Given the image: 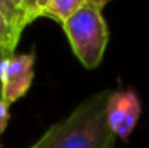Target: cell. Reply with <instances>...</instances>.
Listing matches in <instances>:
<instances>
[{
  "label": "cell",
  "instance_id": "obj_4",
  "mask_svg": "<svg viewBox=\"0 0 149 148\" xmlns=\"http://www.w3.org/2000/svg\"><path fill=\"white\" fill-rule=\"evenodd\" d=\"M35 77V52L12 54L2 63V98L12 105L21 99L31 87Z\"/></svg>",
  "mask_w": 149,
  "mask_h": 148
},
{
  "label": "cell",
  "instance_id": "obj_11",
  "mask_svg": "<svg viewBox=\"0 0 149 148\" xmlns=\"http://www.w3.org/2000/svg\"><path fill=\"white\" fill-rule=\"evenodd\" d=\"M5 58H9L5 52H3V49L0 47V72H2V63H3V59ZM0 98H2V78H0Z\"/></svg>",
  "mask_w": 149,
  "mask_h": 148
},
{
  "label": "cell",
  "instance_id": "obj_12",
  "mask_svg": "<svg viewBox=\"0 0 149 148\" xmlns=\"http://www.w3.org/2000/svg\"><path fill=\"white\" fill-rule=\"evenodd\" d=\"M47 4H49V0H37V5H38V14H40V16L43 14V9L47 7Z\"/></svg>",
  "mask_w": 149,
  "mask_h": 148
},
{
  "label": "cell",
  "instance_id": "obj_3",
  "mask_svg": "<svg viewBox=\"0 0 149 148\" xmlns=\"http://www.w3.org/2000/svg\"><path fill=\"white\" fill-rule=\"evenodd\" d=\"M141 113H142V105L135 91L132 89L111 91L108 98L106 117L109 129L118 140L128 141L141 118Z\"/></svg>",
  "mask_w": 149,
  "mask_h": 148
},
{
  "label": "cell",
  "instance_id": "obj_2",
  "mask_svg": "<svg viewBox=\"0 0 149 148\" xmlns=\"http://www.w3.org/2000/svg\"><path fill=\"white\" fill-rule=\"evenodd\" d=\"M63 28L76 59L87 70L97 68L104 58L109 40L102 9L87 2L63 23Z\"/></svg>",
  "mask_w": 149,
  "mask_h": 148
},
{
  "label": "cell",
  "instance_id": "obj_8",
  "mask_svg": "<svg viewBox=\"0 0 149 148\" xmlns=\"http://www.w3.org/2000/svg\"><path fill=\"white\" fill-rule=\"evenodd\" d=\"M9 106H10V105H9L3 98H0V138H2V134H3V131H5V127H7V124H9V117H10Z\"/></svg>",
  "mask_w": 149,
  "mask_h": 148
},
{
  "label": "cell",
  "instance_id": "obj_6",
  "mask_svg": "<svg viewBox=\"0 0 149 148\" xmlns=\"http://www.w3.org/2000/svg\"><path fill=\"white\" fill-rule=\"evenodd\" d=\"M0 11H2V14L5 16V19L9 21V25L16 30V33L21 35V32L26 28L28 21H26V18L23 16V12L16 7V4H14L12 0H0Z\"/></svg>",
  "mask_w": 149,
  "mask_h": 148
},
{
  "label": "cell",
  "instance_id": "obj_9",
  "mask_svg": "<svg viewBox=\"0 0 149 148\" xmlns=\"http://www.w3.org/2000/svg\"><path fill=\"white\" fill-rule=\"evenodd\" d=\"M24 11H26V18H28V23H31L33 19L40 18V14H38L37 0H24Z\"/></svg>",
  "mask_w": 149,
  "mask_h": 148
},
{
  "label": "cell",
  "instance_id": "obj_5",
  "mask_svg": "<svg viewBox=\"0 0 149 148\" xmlns=\"http://www.w3.org/2000/svg\"><path fill=\"white\" fill-rule=\"evenodd\" d=\"M83 4H87V0H49V4L43 9L42 16L52 18V19H56V21H59L63 25Z\"/></svg>",
  "mask_w": 149,
  "mask_h": 148
},
{
  "label": "cell",
  "instance_id": "obj_13",
  "mask_svg": "<svg viewBox=\"0 0 149 148\" xmlns=\"http://www.w3.org/2000/svg\"><path fill=\"white\" fill-rule=\"evenodd\" d=\"M87 2H90V4H94V5H97V7L102 9V7H104L106 4H109L111 0H87Z\"/></svg>",
  "mask_w": 149,
  "mask_h": 148
},
{
  "label": "cell",
  "instance_id": "obj_7",
  "mask_svg": "<svg viewBox=\"0 0 149 148\" xmlns=\"http://www.w3.org/2000/svg\"><path fill=\"white\" fill-rule=\"evenodd\" d=\"M19 37L21 35L16 33V30L9 25V21L5 19V16L0 11V47L3 49V52L7 56L14 54V49H16V45L19 42Z\"/></svg>",
  "mask_w": 149,
  "mask_h": 148
},
{
  "label": "cell",
  "instance_id": "obj_10",
  "mask_svg": "<svg viewBox=\"0 0 149 148\" xmlns=\"http://www.w3.org/2000/svg\"><path fill=\"white\" fill-rule=\"evenodd\" d=\"M12 2L16 4V7H17V9L23 12V16L26 18V11H24V0H12ZM26 21H28V18H26ZM28 25H30V23H28Z\"/></svg>",
  "mask_w": 149,
  "mask_h": 148
},
{
  "label": "cell",
  "instance_id": "obj_1",
  "mask_svg": "<svg viewBox=\"0 0 149 148\" xmlns=\"http://www.w3.org/2000/svg\"><path fill=\"white\" fill-rule=\"evenodd\" d=\"M109 94L111 91H101L87 98L31 148H113L116 136L106 117Z\"/></svg>",
  "mask_w": 149,
  "mask_h": 148
}]
</instances>
